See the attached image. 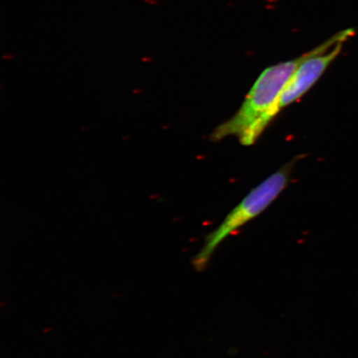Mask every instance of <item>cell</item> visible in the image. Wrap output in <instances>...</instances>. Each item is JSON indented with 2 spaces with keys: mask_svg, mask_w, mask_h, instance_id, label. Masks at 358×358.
<instances>
[{
  "mask_svg": "<svg viewBox=\"0 0 358 358\" xmlns=\"http://www.w3.org/2000/svg\"><path fill=\"white\" fill-rule=\"evenodd\" d=\"M308 53L264 70L245 96L239 110L214 129L211 140L220 141L229 136H236L244 146L255 144L274 119L273 110L280 93Z\"/></svg>",
  "mask_w": 358,
  "mask_h": 358,
  "instance_id": "1",
  "label": "cell"
},
{
  "mask_svg": "<svg viewBox=\"0 0 358 358\" xmlns=\"http://www.w3.org/2000/svg\"><path fill=\"white\" fill-rule=\"evenodd\" d=\"M294 160L263 181L227 215L216 229L206 236L203 246L192 258V266L196 271H203L215 252L228 236L253 220L268 208L287 187Z\"/></svg>",
  "mask_w": 358,
  "mask_h": 358,
  "instance_id": "2",
  "label": "cell"
},
{
  "mask_svg": "<svg viewBox=\"0 0 358 358\" xmlns=\"http://www.w3.org/2000/svg\"><path fill=\"white\" fill-rule=\"evenodd\" d=\"M355 34V29L343 30L308 52L280 93L273 110L274 118L285 107L301 99L317 82L341 52L343 43Z\"/></svg>",
  "mask_w": 358,
  "mask_h": 358,
  "instance_id": "3",
  "label": "cell"
},
{
  "mask_svg": "<svg viewBox=\"0 0 358 358\" xmlns=\"http://www.w3.org/2000/svg\"><path fill=\"white\" fill-rule=\"evenodd\" d=\"M145 2L147 3H151V4H155V1L154 0H145Z\"/></svg>",
  "mask_w": 358,
  "mask_h": 358,
  "instance_id": "4",
  "label": "cell"
}]
</instances>
